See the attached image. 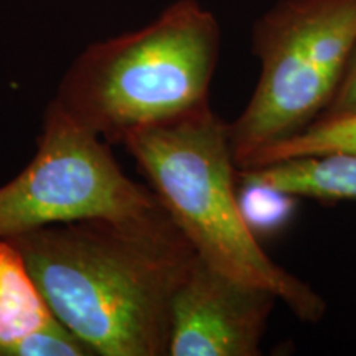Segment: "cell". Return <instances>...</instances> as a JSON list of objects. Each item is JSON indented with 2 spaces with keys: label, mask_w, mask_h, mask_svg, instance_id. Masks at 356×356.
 I'll list each match as a JSON object with an SVG mask.
<instances>
[{
  "label": "cell",
  "mask_w": 356,
  "mask_h": 356,
  "mask_svg": "<svg viewBox=\"0 0 356 356\" xmlns=\"http://www.w3.org/2000/svg\"><path fill=\"white\" fill-rule=\"evenodd\" d=\"M61 323L95 356H165L195 249L167 211L53 225L10 239Z\"/></svg>",
  "instance_id": "1"
},
{
  "label": "cell",
  "mask_w": 356,
  "mask_h": 356,
  "mask_svg": "<svg viewBox=\"0 0 356 356\" xmlns=\"http://www.w3.org/2000/svg\"><path fill=\"white\" fill-rule=\"evenodd\" d=\"M122 145L198 257L239 282L270 291L304 323L323 318V297L257 241L238 193L229 122L211 104L139 129Z\"/></svg>",
  "instance_id": "2"
},
{
  "label": "cell",
  "mask_w": 356,
  "mask_h": 356,
  "mask_svg": "<svg viewBox=\"0 0 356 356\" xmlns=\"http://www.w3.org/2000/svg\"><path fill=\"white\" fill-rule=\"evenodd\" d=\"M221 29L198 0H175L134 32L96 42L71 63L51 104L102 140L210 104Z\"/></svg>",
  "instance_id": "3"
},
{
  "label": "cell",
  "mask_w": 356,
  "mask_h": 356,
  "mask_svg": "<svg viewBox=\"0 0 356 356\" xmlns=\"http://www.w3.org/2000/svg\"><path fill=\"white\" fill-rule=\"evenodd\" d=\"M356 44V0H277L254 22L259 78L229 122L236 168L304 132L327 111Z\"/></svg>",
  "instance_id": "4"
},
{
  "label": "cell",
  "mask_w": 356,
  "mask_h": 356,
  "mask_svg": "<svg viewBox=\"0 0 356 356\" xmlns=\"http://www.w3.org/2000/svg\"><path fill=\"white\" fill-rule=\"evenodd\" d=\"M162 211L154 191L122 172L109 142L50 102L33 159L0 186V239L53 225L144 220Z\"/></svg>",
  "instance_id": "5"
},
{
  "label": "cell",
  "mask_w": 356,
  "mask_h": 356,
  "mask_svg": "<svg viewBox=\"0 0 356 356\" xmlns=\"http://www.w3.org/2000/svg\"><path fill=\"white\" fill-rule=\"evenodd\" d=\"M279 299L195 256L170 310V356H259Z\"/></svg>",
  "instance_id": "6"
},
{
  "label": "cell",
  "mask_w": 356,
  "mask_h": 356,
  "mask_svg": "<svg viewBox=\"0 0 356 356\" xmlns=\"http://www.w3.org/2000/svg\"><path fill=\"white\" fill-rule=\"evenodd\" d=\"M238 184L289 198L356 202V154L310 155L241 168Z\"/></svg>",
  "instance_id": "7"
},
{
  "label": "cell",
  "mask_w": 356,
  "mask_h": 356,
  "mask_svg": "<svg viewBox=\"0 0 356 356\" xmlns=\"http://www.w3.org/2000/svg\"><path fill=\"white\" fill-rule=\"evenodd\" d=\"M56 320L20 249L0 239V356Z\"/></svg>",
  "instance_id": "8"
},
{
  "label": "cell",
  "mask_w": 356,
  "mask_h": 356,
  "mask_svg": "<svg viewBox=\"0 0 356 356\" xmlns=\"http://www.w3.org/2000/svg\"><path fill=\"white\" fill-rule=\"evenodd\" d=\"M323 154H356V114L314 122L292 139L266 150L248 168Z\"/></svg>",
  "instance_id": "9"
},
{
  "label": "cell",
  "mask_w": 356,
  "mask_h": 356,
  "mask_svg": "<svg viewBox=\"0 0 356 356\" xmlns=\"http://www.w3.org/2000/svg\"><path fill=\"white\" fill-rule=\"evenodd\" d=\"M353 114H356V44L353 51H351L350 61L346 65L340 86L337 89V95L333 96L332 102L328 104L327 111H325L318 121H322V119L345 118V115Z\"/></svg>",
  "instance_id": "10"
}]
</instances>
